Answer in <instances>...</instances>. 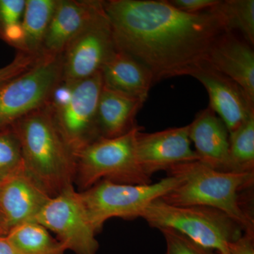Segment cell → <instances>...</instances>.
Here are the masks:
<instances>
[{
  "mask_svg": "<svg viewBox=\"0 0 254 254\" xmlns=\"http://www.w3.org/2000/svg\"><path fill=\"white\" fill-rule=\"evenodd\" d=\"M51 198L25 169L3 182L0 187V212L9 231L26 222H36Z\"/></svg>",
  "mask_w": 254,
  "mask_h": 254,
  "instance_id": "9a60e30c",
  "label": "cell"
},
{
  "mask_svg": "<svg viewBox=\"0 0 254 254\" xmlns=\"http://www.w3.org/2000/svg\"><path fill=\"white\" fill-rule=\"evenodd\" d=\"M1 183H2V182H0V187H1Z\"/></svg>",
  "mask_w": 254,
  "mask_h": 254,
  "instance_id": "4dcf8cb0",
  "label": "cell"
},
{
  "mask_svg": "<svg viewBox=\"0 0 254 254\" xmlns=\"http://www.w3.org/2000/svg\"><path fill=\"white\" fill-rule=\"evenodd\" d=\"M149 226L170 228L219 254H230L229 244L244 234L242 227L218 209L206 206H174L159 198L142 211Z\"/></svg>",
  "mask_w": 254,
  "mask_h": 254,
  "instance_id": "277c9868",
  "label": "cell"
},
{
  "mask_svg": "<svg viewBox=\"0 0 254 254\" xmlns=\"http://www.w3.org/2000/svg\"><path fill=\"white\" fill-rule=\"evenodd\" d=\"M215 9L224 18L227 31L236 32L254 46V0L220 1Z\"/></svg>",
  "mask_w": 254,
  "mask_h": 254,
  "instance_id": "7402d4cb",
  "label": "cell"
},
{
  "mask_svg": "<svg viewBox=\"0 0 254 254\" xmlns=\"http://www.w3.org/2000/svg\"><path fill=\"white\" fill-rule=\"evenodd\" d=\"M38 58L18 52L12 60L6 66L0 68V86L28 70Z\"/></svg>",
  "mask_w": 254,
  "mask_h": 254,
  "instance_id": "484cf974",
  "label": "cell"
},
{
  "mask_svg": "<svg viewBox=\"0 0 254 254\" xmlns=\"http://www.w3.org/2000/svg\"><path fill=\"white\" fill-rule=\"evenodd\" d=\"M179 179L173 190L160 199L174 206L210 207L228 215L243 229L254 234V220L240 201L241 190L253 186V173L220 172L200 161L179 164L167 170Z\"/></svg>",
  "mask_w": 254,
  "mask_h": 254,
  "instance_id": "7a4b0ae2",
  "label": "cell"
},
{
  "mask_svg": "<svg viewBox=\"0 0 254 254\" xmlns=\"http://www.w3.org/2000/svg\"><path fill=\"white\" fill-rule=\"evenodd\" d=\"M137 126L115 138H100L75 156L74 183L83 190L102 180L124 185H148L151 177L143 173L136 151Z\"/></svg>",
  "mask_w": 254,
  "mask_h": 254,
  "instance_id": "5b68a950",
  "label": "cell"
},
{
  "mask_svg": "<svg viewBox=\"0 0 254 254\" xmlns=\"http://www.w3.org/2000/svg\"><path fill=\"white\" fill-rule=\"evenodd\" d=\"M117 48L149 68L154 83L190 75L215 38L227 31L215 9L189 14L167 0L103 1Z\"/></svg>",
  "mask_w": 254,
  "mask_h": 254,
  "instance_id": "6da1fadb",
  "label": "cell"
},
{
  "mask_svg": "<svg viewBox=\"0 0 254 254\" xmlns=\"http://www.w3.org/2000/svg\"><path fill=\"white\" fill-rule=\"evenodd\" d=\"M100 0H58L50 21L41 55H63L68 45L104 11Z\"/></svg>",
  "mask_w": 254,
  "mask_h": 254,
  "instance_id": "5bb4252c",
  "label": "cell"
},
{
  "mask_svg": "<svg viewBox=\"0 0 254 254\" xmlns=\"http://www.w3.org/2000/svg\"><path fill=\"white\" fill-rule=\"evenodd\" d=\"M63 82V59L41 55L16 77L0 86V129L49 104Z\"/></svg>",
  "mask_w": 254,
  "mask_h": 254,
  "instance_id": "ba28073f",
  "label": "cell"
},
{
  "mask_svg": "<svg viewBox=\"0 0 254 254\" xmlns=\"http://www.w3.org/2000/svg\"><path fill=\"white\" fill-rule=\"evenodd\" d=\"M166 244L165 254H219L190 240L186 235L170 228H160Z\"/></svg>",
  "mask_w": 254,
  "mask_h": 254,
  "instance_id": "cb8c5ba5",
  "label": "cell"
},
{
  "mask_svg": "<svg viewBox=\"0 0 254 254\" xmlns=\"http://www.w3.org/2000/svg\"><path fill=\"white\" fill-rule=\"evenodd\" d=\"M11 127L19 140L25 170L50 196L73 186L76 158L58 131L48 105Z\"/></svg>",
  "mask_w": 254,
  "mask_h": 254,
  "instance_id": "3957f363",
  "label": "cell"
},
{
  "mask_svg": "<svg viewBox=\"0 0 254 254\" xmlns=\"http://www.w3.org/2000/svg\"><path fill=\"white\" fill-rule=\"evenodd\" d=\"M230 134L229 172H254V114Z\"/></svg>",
  "mask_w": 254,
  "mask_h": 254,
  "instance_id": "44dd1931",
  "label": "cell"
},
{
  "mask_svg": "<svg viewBox=\"0 0 254 254\" xmlns=\"http://www.w3.org/2000/svg\"><path fill=\"white\" fill-rule=\"evenodd\" d=\"M25 6L26 0H0V36L5 28L21 24Z\"/></svg>",
  "mask_w": 254,
  "mask_h": 254,
  "instance_id": "d4e9b609",
  "label": "cell"
},
{
  "mask_svg": "<svg viewBox=\"0 0 254 254\" xmlns=\"http://www.w3.org/2000/svg\"><path fill=\"white\" fill-rule=\"evenodd\" d=\"M204 61L228 76L254 101V50L239 33L225 31L209 47Z\"/></svg>",
  "mask_w": 254,
  "mask_h": 254,
  "instance_id": "4fadbf2b",
  "label": "cell"
},
{
  "mask_svg": "<svg viewBox=\"0 0 254 254\" xmlns=\"http://www.w3.org/2000/svg\"><path fill=\"white\" fill-rule=\"evenodd\" d=\"M174 7L189 14H197L211 9L220 0H168Z\"/></svg>",
  "mask_w": 254,
  "mask_h": 254,
  "instance_id": "4316f807",
  "label": "cell"
},
{
  "mask_svg": "<svg viewBox=\"0 0 254 254\" xmlns=\"http://www.w3.org/2000/svg\"><path fill=\"white\" fill-rule=\"evenodd\" d=\"M58 0H26L21 28L23 38L18 52L33 58L41 56L43 43Z\"/></svg>",
  "mask_w": 254,
  "mask_h": 254,
  "instance_id": "d6986e66",
  "label": "cell"
},
{
  "mask_svg": "<svg viewBox=\"0 0 254 254\" xmlns=\"http://www.w3.org/2000/svg\"><path fill=\"white\" fill-rule=\"evenodd\" d=\"M21 145L11 126L0 129V182L24 170Z\"/></svg>",
  "mask_w": 254,
  "mask_h": 254,
  "instance_id": "603a6c76",
  "label": "cell"
},
{
  "mask_svg": "<svg viewBox=\"0 0 254 254\" xmlns=\"http://www.w3.org/2000/svg\"><path fill=\"white\" fill-rule=\"evenodd\" d=\"M189 136L200 163L229 172L230 134L225 124L209 107L198 112L189 125Z\"/></svg>",
  "mask_w": 254,
  "mask_h": 254,
  "instance_id": "2e32d148",
  "label": "cell"
},
{
  "mask_svg": "<svg viewBox=\"0 0 254 254\" xmlns=\"http://www.w3.org/2000/svg\"><path fill=\"white\" fill-rule=\"evenodd\" d=\"M9 232V229L8 227L7 224L5 221L4 216L0 212V238L7 236Z\"/></svg>",
  "mask_w": 254,
  "mask_h": 254,
  "instance_id": "f546056e",
  "label": "cell"
},
{
  "mask_svg": "<svg viewBox=\"0 0 254 254\" xmlns=\"http://www.w3.org/2000/svg\"><path fill=\"white\" fill-rule=\"evenodd\" d=\"M103 86L101 71L72 84L63 81L48 104L55 125L74 157L100 138L97 113Z\"/></svg>",
  "mask_w": 254,
  "mask_h": 254,
  "instance_id": "8992f818",
  "label": "cell"
},
{
  "mask_svg": "<svg viewBox=\"0 0 254 254\" xmlns=\"http://www.w3.org/2000/svg\"><path fill=\"white\" fill-rule=\"evenodd\" d=\"M118 50L105 9L68 45L62 55L63 81L72 84L92 77Z\"/></svg>",
  "mask_w": 254,
  "mask_h": 254,
  "instance_id": "30bf717a",
  "label": "cell"
},
{
  "mask_svg": "<svg viewBox=\"0 0 254 254\" xmlns=\"http://www.w3.org/2000/svg\"><path fill=\"white\" fill-rule=\"evenodd\" d=\"M101 75L103 86L145 102L155 85L149 68L119 50L105 63Z\"/></svg>",
  "mask_w": 254,
  "mask_h": 254,
  "instance_id": "e0dca14e",
  "label": "cell"
},
{
  "mask_svg": "<svg viewBox=\"0 0 254 254\" xmlns=\"http://www.w3.org/2000/svg\"><path fill=\"white\" fill-rule=\"evenodd\" d=\"M179 182V179L173 176L148 185H124L102 180L79 193L92 226L98 234L110 219L140 218L150 203L167 194Z\"/></svg>",
  "mask_w": 254,
  "mask_h": 254,
  "instance_id": "52a82bcc",
  "label": "cell"
},
{
  "mask_svg": "<svg viewBox=\"0 0 254 254\" xmlns=\"http://www.w3.org/2000/svg\"><path fill=\"white\" fill-rule=\"evenodd\" d=\"M144 103L139 98L103 86L97 113L100 138H115L133 129L137 126V114Z\"/></svg>",
  "mask_w": 254,
  "mask_h": 254,
  "instance_id": "ac0fdd59",
  "label": "cell"
},
{
  "mask_svg": "<svg viewBox=\"0 0 254 254\" xmlns=\"http://www.w3.org/2000/svg\"><path fill=\"white\" fill-rule=\"evenodd\" d=\"M36 222L54 232L57 239L76 254H97L99 243L79 191L71 186L52 197Z\"/></svg>",
  "mask_w": 254,
  "mask_h": 254,
  "instance_id": "9c48e42d",
  "label": "cell"
},
{
  "mask_svg": "<svg viewBox=\"0 0 254 254\" xmlns=\"http://www.w3.org/2000/svg\"><path fill=\"white\" fill-rule=\"evenodd\" d=\"M142 128L136 133V155L142 170L148 177L179 164L199 160L190 145L189 125L153 133H143Z\"/></svg>",
  "mask_w": 254,
  "mask_h": 254,
  "instance_id": "7c38bea8",
  "label": "cell"
},
{
  "mask_svg": "<svg viewBox=\"0 0 254 254\" xmlns=\"http://www.w3.org/2000/svg\"><path fill=\"white\" fill-rule=\"evenodd\" d=\"M6 238L18 254H64L67 251L37 222H26L11 229Z\"/></svg>",
  "mask_w": 254,
  "mask_h": 254,
  "instance_id": "ffe728a7",
  "label": "cell"
},
{
  "mask_svg": "<svg viewBox=\"0 0 254 254\" xmlns=\"http://www.w3.org/2000/svg\"><path fill=\"white\" fill-rule=\"evenodd\" d=\"M230 254H254V234L244 232L243 235L229 244Z\"/></svg>",
  "mask_w": 254,
  "mask_h": 254,
  "instance_id": "83f0119b",
  "label": "cell"
},
{
  "mask_svg": "<svg viewBox=\"0 0 254 254\" xmlns=\"http://www.w3.org/2000/svg\"><path fill=\"white\" fill-rule=\"evenodd\" d=\"M189 76L205 87L210 98L209 108L221 119L229 133L236 131L254 114V101L243 88L204 60L192 68Z\"/></svg>",
  "mask_w": 254,
  "mask_h": 254,
  "instance_id": "8fae6325",
  "label": "cell"
},
{
  "mask_svg": "<svg viewBox=\"0 0 254 254\" xmlns=\"http://www.w3.org/2000/svg\"><path fill=\"white\" fill-rule=\"evenodd\" d=\"M0 254H18V252L10 245L6 237L0 238Z\"/></svg>",
  "mask_w": 254,
  "mask_h": 254,
  "instance_id": "f1b7e54d",
  "label": "cell"
}]
</instances>
